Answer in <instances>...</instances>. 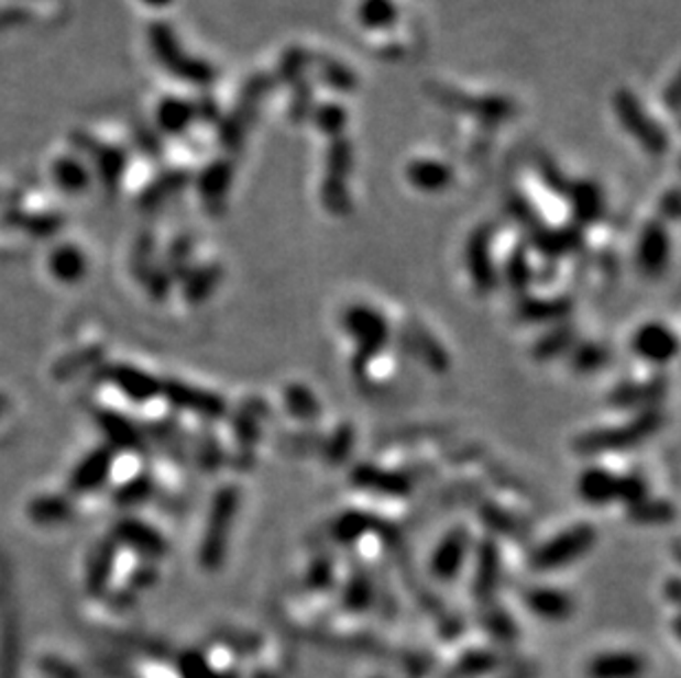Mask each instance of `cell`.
Instances as JSON below:
<instances>
[{
	"instance_id": "6da1fadb",
	"label": "cell",
	"mask_w": 681,
	"mask_h": 678,
	"mask_svg": "<svg viewBox=\"0 0 681 678\" xmlns=\"http://www.w3.org/2000/svg\"><path fill=\"white\" fill-rule=\"evenodd\" d=\"M661 425V416L655 410H641L635 419L615 425L600 427L586 434H580L573 443V449L582 456H602L633 449L635 445L648 441Z\"/></svg>"
},
{
	"instance_id": "7a4b0ae2",
	"label": "cell",
	"mask_w": 681,
	"mask_h": 678,
	"mask_svg": "<svg viewBox=\"0 0 681 678\" xmlns=\"http://www.w3.org/2000/svg\"><path fill=\"white\" fill-rule=\"evenodd\" d=\"M344 331L355 340V359L353 368L355 373H366L369 364L386 348L391 331L375 309L369 307H351L342 318Z\"/></svg>"
},
{
	"instance_id": "3957f363",
	"label": "cell",
	"mask_w": 681,
	"mask_h": 678,
	"mask_svg": "<svg viewBox=\"0 0 681 678\" xmlns=\"http://www.w3.org/2000/svg\"><path fill=\"white\" fill-rule=\"evenodd\" d=\"M595 537L597 533L591 524H573L560 531L558 535H553L551 540L542 542L531 553L529 564L536 573H549V570L564 568L578 562L580 557H584L593 548Z\"/></svg>"
},
{
	"instance_id": "277c9868",
	"label": "cell",
	"mask_w": 681,
	"mask_h": 678,
	"mask_svg": "<svg viewBox=\"0 0 681 678\" xmlns=\"http://www.w3.org/2000/svg\"><path fill=\"white\" fill-rule=\"evenodd\" d=\"M470 555V535L465 529H452L443 535V540L435 546L430 555V575L439 581H452L461 575Z\"/></svg>"
},
{
	"instance_id": "5b68a950",
	"label": "cell",
	"mask_w": 681,
	"mask_h": 678,
	"mask_svg": "<svg viewBox=\"0 0 681 678\" xmlns=\"http://www.w3.org/2000/svg\"><path fill=\"white\" fill-rule=\"evenodd\" d=\"M633 353L648 362V364H657V366H663L668 362L674 359L677 355V335L666 326V324H659V322H648V324H641L635 335H633Z\"/></svg>"
},
{
	"instance_id": "8992f818",
	"label": "cell",
	"mask_w": 681,
	"mask_h": 678,
	"mask_svg": "<svg viewBox=\"0 0 681 678\" xmlns=\"http://www.w3.org/2000/svg\"><path fill=\"white\" fill-rule=\"evenodd\" d=\"M578 493L591 507H606L619 502L622 476L608 471L606 467H586L578 478Z\"/></svg>"
},
{
	"instance_id": "52a82bcc",
	"label": "cell",
	"mask_w": 681,
	"mask_h": 678,
	"mask_svg": "<svg viewBox=\"0 0 681 678\" xmlns=\"http://www.w3.org/2000/svg\"><path fill=\"white\" fill-rule=\"evenodd\" d=\"M490 232H479L468 241L465 249V265L468 274L481 293H490L496 285V271L492 263V252H490Z\"/></svg>"
},
{
	"instance_id": "ba28073f",
	"label": "cell",
	"mask_w": 681,
	"mask_h": 678,
	"mask_svg": "<svg viewBox=\"0 0 681 678\" xmlns=\"http://www.w3.org/2000/svg\"><path fill=\"white\" fill-rule=\"evenodd\" d=\"M670 258L668 234L661 225L652 223L644 227L637 243V265L646 276H661Z\"/></svg>"
},
{
	"instance_id": "9c48e42d",
	"label": "cell",
	"mask_w": 681,
	"mask_h": 678,
	"mask_svg": "<svg viewBox=\"0 0 681 678\" xmlns=\"http://www.w3.org/2000/svg\"><path fill=\"white\" fill-rule=\"evenodd\" d=\"M353 482L360 489L382 493V496H406L410 491V480L404 474L380 469L373 465H362L353 471Z\"/></svg>"
},
{
	"instance_id": "30bf717a",
	"label": "cell",
	"mask_w": 681,
	"mask_h": 678,
	"mask_svg": "<svg viewBox=\"0 0 681 678\" xmlns=\"http://www.w3.org/2000/svg\"><path fill=\"white\" fill-rule=\"evenodd\" d=\"M525 601L527 608L542 619H564L573 608L571 597L551 586H536L534 590L527 592Z\"/></svg>"
},
{
	"instance_id": "8fae6325",
	"label": "cell",
	"mask_w": 681,
	"mask_h": 678,
	"mask_svg": "<svg viewBox=\"0 0 681 678\" xmlns=\"http://www.w3.org/2000/svg\"><path fill=\"white\" fill-rule=\"evenodd\" d=\"M589 671L595 678H633L641 671V660L628 652H608L593 658Z\"/></svg>"
},
{
	"instance_id": "7c38bea8",
	"label": "cell",
	"mask_w": 681,
	"mask_h": 678,
	"mask_svg": "<svg viewBox=\"0 0 681 678\" xmlns=\"http://www.w3.org/2000/svg\"><path fill=\"white\" fill-rule=\"evenodd\" d=\"M501 570V557H498V546L494 542H483L479 548V559H476V592L487 597L498 579Z\"/></svg>"
},
{
	"instance_id": "4fadbf2b",
	"label": "cell",
	"mask_w": 681,
	"mask_h": 678,
	"mask_svg": "<svg viewBox=\"0 0 681 678\" xmlns=\"http://www.w3.org/2000/svg\"><path fill=\"white\" fill-rule=\"evenodd\" d=\"M408 177H410L413 186H417L419 190H426V192H439L450 181L448 168L443 164H437V162L413 164V168L408 170Z\"/></svg>"
},
{
	"instance_id": "5bb4252c",
	"label": "cell",
	"mask_w": 681,
	"mask_h": 678,
	"mask_svg": "<svg viewBox=\"0 0 681 678\" xmlns=\"http://www.w3.org/2000/svg\"><path fill=\"white\" fill-rule=\"evenodd\" d=\"M567 313H569V302L562 298L520 302V318L529 322H560Z\"/></svg>"
},
{
	"instance_id": "9a60e30c",
	"label": "cell",
	"mask_w": 681,
	"mask_h": 678,
	"mask_svg": "<svg viewBox=\"0 0 681 678\" xmlns=\"http://www.w3.org/2000/svg\"><path fill=\"white\" fill-rule=\"evenodd\" d=\"M285 405L298 421H316L320 416V403L305 386H289L285 392Z\"/></svg>"
},
{
	"instance_id": "2e32d148",
	"label": "cell",
	"mask_w": 681,
	"mask_h": 678,
	"mask_svg": "<svg viewBox=\"0 0 681 678\" xmlns=\"http://www.w3.org/2000/svg\"><path fill=\"white\" fill-rule=\"evenodd\" d=\"M371 529H373V515L362 513V511H349V513H342L340 520L336 522L333 537L340 544H353L360 537H364V533Z\"/></svg>"
},
{
	"instance_id": "e0dca14e",
	"label": "cell",
	"mask_w": 681,
	"mask_h": 678,
	"mask_svg": "<svg viewBox=\"0 0 681 678\" xmlns=\"http://www.w3.org/2000/svg\"><path fill=\"white\" fill-rule=\"evenodd\" d=\"M628 513H630L633 520H637L641 524H666L674 518L672 504H668L666 500H659V498H644L641 502L628 507Z\"/></svg>"
},
{
	"instance_id": "ac0fdd59",
	"label": "cell",
	"mask_w": 681,
	"mask_h": 678,
	"mask_svg": "<svg viewBox=\"0 0 681 678\" xmlns=\"http://www.w3.org/2000/svg\"><path fill=\"white\" fill-rule=\"evenodd\" d=\"M606 364V351L597 344H580L573 351V359L571 366L578 373H593L597 368H602Z\"/></svg>"
},
{
	"instance_id": "d6986e66",
	"label": "cell",
	"mask_w": 681,
	"mask_h": 678,
	"mask_svg": "<svg viewBox=\"0 0 681 678\" xmlns=\"http://www.w3.org/2000/svg\"><path fill=\"white\" fill-rule=\"evenodd\" d=\"M571 346V333L567 326H556L553 331H549L542 340H538L536 344V357L547 359V357H556L558 353L567 351Z\"/></svg>"
},
{
	"instance_id": "ffe728a7",
	"label": "cell",
	"mask_w": 681,
	"mask_h": 678,
	"mask_svg": "<svg viewBox=\"0 0 681 678\" xmlns=\"http://www.w3.org/2000/svg\"><path fill=\"white\" fill-rule=\"evenodd\" d=\"M580 197L578 201H573V208H575V214L580 216V221H597L604 203H602V197L600 192L593 188V186H584V188H578Z\"/></svg>"
},
{
	"instance_id": "44dd1931",
	"label": "cell",
	"mask_w": 681,
	"mask_h": 678,
	"mask_svg": "<svg viewBox=\"0 0 681 678\" xmlns=\"http://www.w3.org/2000/svg\"><path fill=\"white\" fill-rule=\"evenodd\" d=\"M362 21L369 27H382L384 23H388L393 19V3L391 0H366L362 3Z\"/></svg>"
},
{
	"instance_id": "7402d4cb",
	"label": "cell",
	"mask_w": 681,
	"mask_h": 678,
	"mask_svg": "<svg viewBox=\"0 0 681 678\" xmlns=\"http://www.w3.org/2000/svg\"><path fill=\"white\" fill-rule=\"evenodd\" d=\"M531 280V269L527 265V258L516 252V256L507 265V282L514 287V291H525V287Z\"/></svg>"
},
{
	"instance_id": "603a6c76",
	"label": "cell",
	"mask_w": 681,
	"mask_h": 678,
	"mask_svg": "<svg viewBox=\"0 0 681 678\" xmlns=\"http://www.w3.org/2000/svg\"><path fill=\"white\" fill-rule=\"evenodd\" d=\"M351 447H353V430L347 425V427H340L336 436L327 443V454L333 463H340L351 454Z\"/></svg>"
},
{
	"instance_id": "cb8c5ba5",
	"label": "cell",
	"mask_w": 681,
	"mask_h": 678,
	"mask_svg": "<svg viewBox=\"0 0 681 678\" xmlns=\"http://www.w3.org/2000/svg\"><path fill=\"white\" fill-rule=\"evenodd\" d=\"M342 122H344V115H342L340 109H336V107H322L320 109L322 129H327V124H329V129H338Z\"/></svg>"
}]
</instances>
